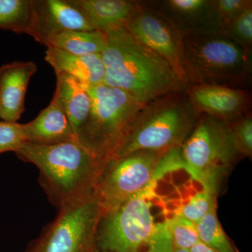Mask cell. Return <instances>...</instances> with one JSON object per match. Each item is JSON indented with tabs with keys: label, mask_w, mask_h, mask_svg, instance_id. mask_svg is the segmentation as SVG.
<instances>
[{
	"label": "cell",
	"mask_w": 252,
	"mask_h": 252,
	"mask_svg": "<svg viewBox=\"0 0 252 252\" xmlns=\"http://www.w3.org/2000/svg\"><path fill=\"white\" fill-rule=\"evenodd\" d=\"M223 32L245 49H252V6L235 18Z\"/></svg>",
	"instance_id": "24"
},
{
	"label": "cell",
	"mask_w": 252,
	"mask_h": 252,
	"mask_svg": "<svg viewBox=\"0 0 252 252\" xmlns=\"http://www.w3.org/2000/svg\"><path fill=\"white\" fill-rule=\"evenodd\" d=\"M37 71L32 61H14L0 66V119L18 122L25 111L28 84Z\"/></svg>",
	"instance_id": "14"
},
{
	"label": "cell",
	"mask_w": 252,
	"mask_h": 252,
	"mask_svg": "<svg viewBox=\"0 0 252 252\" xmlns=\"http://www.w3.org/2000/svg\"><path fill=\"white\" fill-rule=\"evenodd\" d=\"M15 154L39 169L40 185L59 208L94 190L105 162L77 141L54 145L26 142Z\"/></svg>",
	"instance_id": "2"
},
{
	"label": "cell",
	"mask_w": 252,
	"mask_h": 252,
	"mask_svg": "<svg viewBox=\"0 0 252 252\" xmlns=\"http://www.w3.org/2000/svg\"><path fill=\"white\" fill-rule=\"evenodd\" d=\"M173 252H189V250H179V249H174Z\"/></svg>",
	"instance_id": "29"
},
{
	"label": "cell",
	"mask_w": 252,
	"mask_h": 252,
	"mask_svg": "<svg viewBox=\"0 0 252 252\" xmlns=\"http://www.w3.org/2000/svg\"><path fill=\"white\" fill-rule=\"evenodd\" d=\"M146 2L170 21L182 36L194 33L222 32L215 0H162Z\"/></svg>",
	"instance_id": "13"
},
{
	"label": "cell",
	"mask_w": 252,
	"mask_h": 252,
	"mask_svg": "<svg viewBox=\"0 0 252 252\" xmlns=\"http://www.w3.org/2000/svg\"><path fill=\"white\" fill-rule=\"evenodd\" d=\"M189 252H217L214 250L213 249L209 248L208 246L205 245V244L199 242V243L195 244L193 245L190 250H189Z\"/></svg>",
	"instance_id": "28"
},
{
	"label": "cell",
	"mask_w": 252,
	"mask_h": 252,
	"mask_svg": "<svg viewBox=\"0 0 252 252\" xmlns=\"http://www.w3.org/2000/svg\"><path fill=\"white\" fill-rule=\"evenodd\" d=\"M196 227L200 242L209 248L217 252H236L220 225L216 208L205 215Z\"/></svg>",
	"instance_id": "21"
},
{
	"label": "cell",
	"mask_w": 252,
	"mask_h": 252,
	"mask_svg": "<svg viewBox=\"0 0 252 252\" xmlns=\"http://www.w3.org/2000/svg\"><path fill=\"white\" fill-rule=\"evenodd\" d=\"M57 217L26 252H92L102 210L94 189L59 208Z\"/></svg>",
	"instance_id": "8"
},
{
	"label": "cell",
	"mask_w": 252,
	"mask_h": 252,
	"mask_svg": "<svg viewBox=\"0 0 252 252\" xmlns=\"http://www.w3.org/2000/svg\"><path fill=\"white\" fill-rule=\"evenodd\" d=\"M92 252H107V251H104V250H98V249H94V251Z\"/></svg>",
	"instance_id": "30"
},
{
	"label": "cell",
	"mask_w": 252,
	"mask_h": 252,
	"mask_svg": "<svg viewBox=\"0 0 252 252\" xmlns=\"http://www.w3.org/2000/svg\"><path fill=\"white\" fill-rule=\"evenodd\" d=\"M215 187H204L201 191L193 195L176 213L197 224L212 209L216 208Z\"/></svg>",
	"instance_id": "23"
},
{
	"label": "cell",
	"mask_w": 252,
	"mask_h": 252,
	"mask_svg": "<svg viewBox=\"0 0 252 252\" xmlns=\"http://www.w3.org/2000/svg\"><path fill=\"white\" fill-rule=\"evenodd\" d=\"M81 11L94 31L107 34L125 27L140 5L132 0H68Z\"/></svg>",
	"instance_id": "16"
},
{
	"label": "cell",
	"mask_w": 252,
	"mask_h": 252,
	"mask_svg": "<svg viewBox=\"0 0 252 252\" xmlns=\"http://www.w3.org/2000/svg\"><path fill=\"white\" fill-rule=\"evenodd\" d=\"M158 180L156 175L143 190L102 214L96 232V249L141 252L143 247L148 246L161 223L155 221L152 203L157 195Z\"/></svg>",
	"instance_id": "6"
},
{
	"label": "cell",
	"mask_w": 252,
	"mask_h": 252,
	"mask_svg": "<svg viewBox=\"0 0 252 252\" xmlns=\"http://www.w3.org/2000/svg\"><path fill=\"white\" fill-rule=\"evenodd\" d=\"M32 18V0H0V29L28 34Z\"/></svg>",
	"instance_id": "20"
},
{
	"label": "cell",
	"mask_w": 252,
	"mask_h": 252,
	"mask_svg": "<svg viewBox=\"0 0 252 252\" xmlns=\"http://www.w3.org/2000/svg\"></svg>",
	"instance_id": "31"
},
{
	"label": "cell",
	"mask_w": 252,
	"mask_h": 252,
	"mask_svg": "<svg viewBox=\"0 0 252 252\" xmlns=\"http://www.w3.org/2000/svg\"><path fill=\"white\" fill-rule=\"evenodd\" d=\"M165 223L174 249L189 250L200 242L196 224L176 212Z\"/></svg>",
	"instance_id": "22"
},
{
	"label": "cell",
	"mask_w": 252,
	"mask_h": 252,
	"mask_svg": "<svg viewBox=\"0 0 252 252\" xmlns=\"http://www.w3.org/2000/svg\"><path fill=\"white\" fill-rule=\"evenodd\" d=\"M33 18L28 34L46 46L51 37L67 31H94L84 14L68 0H32Z\"/></svg>",
	"instance_id": "12"
},
{
	"label": "cell",
	"mask_w": 252,
	"mask_h": 252,
	"mask_svg": "<svg viewBox=\"0 0 252 252\" xmlns=\"http://www.w3.org/2000/svg\"><path fill=\"white\" fill-rule=\"evenodd\" d=\"M87 89L92 106L76 140L106 161L144 104L125 91L104 84Z\"/></svg>",
	"instance_id": "5"
},
{
	"label": "cell",
	"mask_w": 252,
	"mask_h": 252,
	"mask_svg": "<svg viewBox=\"0 0 252 252\" xmlns=\"http://www.w3.org/2000/svg\"><path fill=\"white\" fill-rule=\"evenodd\" d=\"M56 74L57 84L54 95L67 116L76 139L90 114L92 99L87 86L75 78L64 73Z\"/></svg>",
	"instance_id": "18"
},
{
	"label": "cell",
	"mask_w": 252,
	"mask_h": 252,
	"mask_svg": "<svg viewBox=\"0 0 252 252\" xmlns=\"http://www.w3.org/2000/svg\"><path fill=\"white\" fill-rule=\"evenodd\" d=\"M215 8L221 28L224 31L230 23L248 8L252 6V0H215Z\"/></svg>",
	"instance_id": "27"
},
{
	"label": "cell",
	"mask_w": 252,
	"mask_h": 252,
	"mask_svg": "<svg viewBox=\"0 0 252 252\" xmlns=\"http://www.w3.org/2000/svg\"><path fill=\"white\" fill-rule=\"evenodd\" d=\"M181 148L182 166L204 187H215L216 172L240 155L229 124L206 114L199 115Z\"/></svg>",
	"instance_id": "7"
},
{
	"label": "cell",
	"mask_w": 252,
	"mask_h": 252,
	"mask_svg": "<svg viewBox=\"0 0 252 252\" xmlns=\"http://www.w3.org/2000/svg\"><path fill=\"white\" fill-rule=\"evenodd\" d=\"M26 140L37 145H54L76 140L72 126L59 99L51 103L34 120L23 124Z\"/></svg>",
	"instance_id": "15"
},
{
	"label": "cell",
	"mask_w": 252,
	"mask_h": 252,
	"mask_svg": "<svg viewBox=\"0 0 252 252\" xmlns=\"http://www.w3.org/2000/svg\"><path fill=\"white\" fill-rule=\"evenodd\" d=\"M186 90L198 115L206 114L230 123L250 113L249 90L207 84H188Z\"/></svg>",
	"instance_id": "11"
},
{
	"label": "cell",
	"mask_w": 252,
	"mask_h": 252,
	"mask_svg": "<svg viewBox=\"0 0 252 252\" xmlns=\"http://www.w3.org/2000/svg\"><path fill=\"white\" fill-rule=\"evenodd\" d=\"M186 89L144 105L108 159L142 151L168 152L182 147L199 117Z\"/></svg>",
	"instance_id": "3"
},
{
	"label": "cell",
	"mask_w": 252,
	"mask_h": 252,
	"mask_svg": "<svg viewBox=\"0 0 252 252\" xmlns=\"http://www.w3.org/2000/svg\"><path fill=\"white\" fill-rule=\"evenodd\" d=\"M106 36L97 31H67L59 33L48 41L46 47H54L79 56L102 54Z\"/></svg>",
	"instance_id": "19"
},
{
	"label": "cell",
	"mask_w": 252,
	"mask_h": 252,
	"mask_svg": "<svg viewBox=\"0 0 252 252\" xmlns=\"http://www.w3.org/2000/svg\"><path fill=\"white\" fill-rule=\"evenodd\" d=\"M105 36L102 57L106 85L125 91L144 105L187 88L165 60L125 28L113 30Z\"/></svg>",
	"instance_id": "1"
},
{
	"label": "cell",
	"mask_w": 252,
	"mask_h": 252,
	"mask_svg": "<svg viewBox=\"0 0 252 252\" xmlns=\"http://www.w3.org/2000/svg\"><path fill=\"white\" fill-rule=\"evenodd\" d=\"M124 28L136 39L165 60L181 81L188 85L182 67V36L170 21L146 1H140L138 8Z\"/></svg>",
	"instance_id": "10"
},
{
	"label": "cell",
	"mask_w": 252,
	"mask_h": 252,
	"mask_svg": "<svg viewBox=\"0 0 252 252\" xmlns=\"http://www.w3.org/2000/svg\"><path fill=\"white\" fill-rule=\"evenodd\" d=\"M167 153L142 151L106 160L94 187L102 214L145 189Z\"/></svg>",
	"instance_id": "9"
},
{
	"label": "cell",
	"mask_w": 252,
	"mask_h": 252,
	"mask_svg": "<svg viewBox=\"0 0 252 252\" xmlns=\"http://www.w3.org/2000/svg\"><path fill=\"white\" fill-rule=\"evenodd\" d=\"M26 142L23 124L0 121V154L15 153Z\"/></svg>",
	"instance_id": "26"
},
{
	"label": "cell",
	"mask_w": 252,
	"mask_h": 252,
	"mask_svg": "<svg viewBox=\"0 0 252 252\" xmlns=\"http://www.w3.org/2000/svg\"><path fill=\"white\" fill-rule=\"evenodd\" d=\"M182 41V67L187 84L249 90L252 49H245L220 31L187 34Z\"/></svg>",
	"instance_id": "4"
},
{
	"label": "cell",
	"mask_w": 252,
	"mask_h": 252,
	"mask_svg": "<svg viewBox=\"0 0 252 252\" xmlns=\"http://www.w3.org/2000/svg\"><path fill=\"white\" fill-rule=\"evenodd\" d=\"M229 124L235 146L240 155H252V119L251 113Z\"/></svg>",
	"instance_id": "25"
},
{
	"label": "cell",
	"mask_w": 252,
	"mask_h": 252,
	"mask_svg": "<svg viewBox=\"0 0 252 252\" xmlns=\"http://www.w3.org/2000/svg\"><path fill=\"white\" fill-rule=\"evenodd\" d=\"M45 60L54 68L56 74H68L87 86L104 84L105 69L102 54L79 56L49 46L46 51Z\"/></svg>",
	"instance_id": "17"
}]
</instances>
